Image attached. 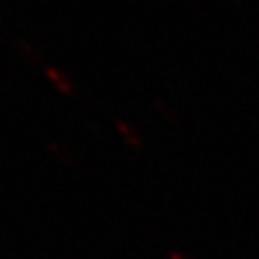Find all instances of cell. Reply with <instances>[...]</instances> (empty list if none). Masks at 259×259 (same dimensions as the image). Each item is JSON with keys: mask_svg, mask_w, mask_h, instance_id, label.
Returning <instances> with one entry per match:
<instances>
[{"mask_svg": "<svg viewBox=\"0 0 259 259\" xmlns=\"http://www.w3.org/2000/svg\"><path fill=\"white\" fill-rule=\"evenodd\" d=\"M169 259H190L188 255H186L185 251H179V250H171L169 251V255H167Z\"/></svg>", "mask_w": 259, "mask_h": 259, "instance_id": "1", "label": "cell"}]
</instances>
